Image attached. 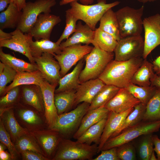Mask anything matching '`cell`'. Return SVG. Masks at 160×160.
<instances>
[{"label": "cell", "instance_id": "cell-1", "mask_svg": "<svg viewBox=\"0 0 160 160\" xmlns=\"http://www.w3.org/2000/svg\"><path fill=\"white\" fill-rule=\"evenodd\" d=\"M142 57L124 61L111 60L98 78L105 84L126 88L136 71L142 65Z\"/></svg>", "mask_w": 160, "mask_h": 160}, {"label": "cell", "instance_id": "cell-2", "mask_svg": "<svg viewBox=\"0 0 160 160\" xmlns=\"http://www.w3.org/2000/svg\"><path fill=\"white\" fill-rule=\"evenodd\" d=\"M97 2L95 4L86 5L80 4L77 1H73L70 3L71 7L66 11L95 30L96 24L104 13L120 3L117 1L107 3L106 0H97Z\"/></svg>", "mask_w": 160, "mask_h": 160}, {"label": "cell", "instance_id": "cell-3", "mask_svg": "<svg viewBox=\"0 0 160 160\" xmlns=\"http://www.w3.org/2000/svg\"><path fill=\"white\" fill-rule=\"evenodd\" d=\"M98 153V146L63 138L52 160H92Z\"/></svg>", "mask_w": 160, "mask_h": 160}, {"label": "cell", "instance_id": "cell-4", "mask_svg": "<svg viewBox=\"0 0 160 160\" xmlns=\"http://www.w3.org/2000/svg\"><path fill=\"white\" fill-rule=\"evenodd\" d=\"M84 57L86 64L80 73V83L98 78L108 64L113 60L114 54L103 50L97 46Z\"/></svg>", "mask_w": 160, "mask_h": 160}, {"label": "cell", "instance_id": "cell-5", "mask_svg": "<svg viewBox=\"0 0 160 160\" xmlns=\"http://www.w3.org/2000/svg\"><path fill=\"white\" fill-rule=\"evenodd\" d=\"M144 9L143 6L138 9L127 6L115 12L121 38L141 35L143 28L142 17Z\"/></svg>", "mask_w": 160, "mask_h": 160}, {"label": "cell", "instance_id": "cell-6", "mask_svg": "<svg viewBox=\"0 0 160 160\" xmlns=\"http://www.w3.org/2000/svg\"><path fill=\"white\" fill-rule=\"evenodd\" d=\"M160 128V120L153 121H142L124 129L118 135L109 139L101 151L117 147L123 144L131 142L143 135L153 134L158 132Z\"/></svg>", "mask_w": 160, "mask_h": 160}, {"label": "cell", "instance_id": "cell-7", "mask_svg": "<svg viewBox=\"0 0 160 160\" xmlns=\"http://www.w3.org/2000/svg\"><path fill=\"white\" fill-rule=\"evenodd\" d=\"M90 105L88 103L83 102L73 110L58 115L52 129L58 132L65 138L68 139L73 136L89 110Z\"/></svg>", "mask_w": 160, "mask_h": 160}, {"label": "cell", "instance_id": "cell-8", "mask_svg": "<svg viewBox=\"0 0 160 160\" xmlns=\"http://www.w3.org/2000/svg\"><path fill=\"white\" fill-rule=\"evenodd\" d=\"M13 110L20 125L29 132L49 128L45 114L34 107L20 103Z\"/></svg>", "mask_w": 160, "mask_h": 160}, {"label": "cell", "instance_id": "cell-9", "mask_svg": "<svg viewBox=\"0 0 160 160\" xmlns=\"http://www.w3.org/2000/svg\"><path fill=\"white\" fill-rule=\"evenodd\" d=\"M56 4L55 0H36L33 2H26L16 29L25 33H29L39 15L50 13L51 8Z\"/></svg>", "mask_w": 160, "mask_h": 160}, {"label": "cell", "instance_id": "cell-10", "mask_svg": "<svg viewBox=\"0 0 160 160\" xmlns=\"http://www.w3.org/2000/svg\"><path fill=\"white\" fill-rule=\"evenodd\" d=\"M144 48V40L141 35L121 38L114 51V60L124 61L142 57Z\"/></svg>", "mask_w": 160, "mask_h": 160}, {"label": "cell", "instance_id": "cell-11", "mask_svg": "<svg viewBox=\"0 0 160 160\" xmlns=\"http://www.w3.org/2000/svg\"><path fill=\"white\" fill-rule=\"evenodd\" d=\"M94 47L81 44L73 45L62 49L59 54L53 55L59 63L61 78L66 75L71 67L89 53Z\"/></svg>", "mask_w": 160, "mask_h": 160}, {"label": "cell", "instance_id": "cell-12", "mask_svg": "<svg viewBox=\"0 0 160 160\" xmlns=\"http://www.w3.org/2000/svg\"><path fill=\"white\" fill-rule=\"evenodd\" d=\"M35 138L44 156L52 160L58 145L63 138L58 131L53 129H44L29 132Z\"/></svg>", "mask_w": 160, "mask_h": 160}, {"label": "cell", "instance_id": "cell-13", "mask_svg": "<svg viewBox=\"0 0 160 160\" xmlns=\"http://www.w3.org/2000/svg\"><path fill=\"white\" fill-rule=\"evenodd\" d=\"M143 26L145 39L142 57L145 59L160 44V14L158 13L145 18L143 20Z\"/></svg>", "mask_w": 160, "mask_h": 160}, {"label": "cell", "instance_id": "cell-14", "mask_svg": "<svg viewBox=\"0 0 160 160\" xmlns=\"http://www.w3.org/2000/svg\"><path fill=\"white\" fill-rule=\"evenodd\" d=\"M11 33L9 38L0 40V47H6L19 52L26 56L31 63L36 64L30 46V40L32 36L29 33H24L17 29Z\"/></svg>", "mask_w": 160, "mask_h": 160}, {"label": "cell", "instance_id": "cell-15", "mask_svg": "<svg viewBox=\"0 0 160 160\" xmlns=\"http://www.w3.org/2000/svg\"><path fill=\"white\" fill-rule=\"evenodd\" d=\"M48 53H43L40 56L33 57L38 70L45 79L52 84H58L61 78L60 66L59 62Z\"/></svg>", "mask_w": 160, "mask_h": 160}, {"label": "cell", "instance_id": "cell-16", "mask_svg": "<svg viewBox=\"0 0 160 160\" xmlns=\"http://www.w3.org/2000/svg\"><path fill=\"white\" fill-rule=\"evenodd\" d=\"M61 21L59 16L50 13H41L38 17L29 33L36 40L49 39L53 28Z\"/></svg>", "mask_w": 160, "mask_h": 160}, {"label": "cell", "instance_id": "cell-17", "mask_svg": "<svg viewBox=\"0 0 160 160\" xmlns=\"http://www.w3.org/2000/svg\"><path fill=\"white\" fill-rule=\"evenodd\" d=\"M58 85L51 84L45 79L40 86L44 99L45 115L48 128L51 129L54 127L58 116L55 101V91Z\"/></svg>", "mask_w": 160, "mask_h": 160}, {"label": "cell", "instance_id": "cell-18", "mask_svg": "<svg viewBox=\"0 0 160 160\" xmlns=\"http://www.w3.org/2000/svg\"><path fill=\"white\" fill-rule=\"evenodd\" d=\"M140 102L126 88H121L104 107L109 111L120 113L134 107Z\"/></svg>", "mask_w": 160, "mask_h": 160}, {"label": "cell", "instance_id": "cell-19", "mask_svg": "<svg viewBox=\"0 0 160 160\" xmlns=\"http://www.w3.org/2000/svg\"><path fill=\"white\" fill-rule=\"evenodd\" d=\"M105 84L98 78L90 79L80 84L76 89L73 107L86 102L91 104L93 99Z\"/></svg>", "mask_w": 160, "mask_h": 160}, {"label": "cell", "instance_id": "cell-20", "mask_svg": "<svg viewBox=\"0 0 160 160\" xmlns=\"http://www.w3.org/2000/svg\"><path fill=\"white\" fill-rule=\"evenodd\" d=\"M134 107L120 113L110 111L98 145V153L101 151L104 144L117 131Z\"/></svg>", "mask_w": 160, "mask_h": 160}, {"label": "cell", "instance_id": "cell-21", "mask_svg": "<svg viewBox=\"0 0 160 160\" xmlns=\"http://www.w3.org/2000/svg\"><path fill=\"white\" fill-rule=\"evenodd\" d=\"M20 103L31 106L45 114L42 92L40 86L30 84L21 86Z\"/></svg>", "mask_w": 160, "mask_h": 160}, {"label": "cell", "instance_id": "cell-22", "mask_svg": "<svg viewBox=\"0 0 160 160\" xmlns=\"http://www.w3.org/2000/svg\"><path fill=\"white\" fill-rule=\"evenodd\" d=\"M0 120L14 144L20 137L29 132L20 125L15 117L13 108L6 110L0 113Z\"/></svg>", "mask_w": 160, "mask_h": 160}, {"label": "cell", "instance_id": "cell-23", "mask_svg": "<svg viewBox=\"0 0 160 160\" xmlns=\"http://www.w3.org/2000/svg\"><path fill=\"white\" fill-rule=\"evenodd\" d=\"M95 30L86 24L83 25L81 21L76 24V30L72 35L60 44L63 49L68 46L81 44L89 45L92 44L94 39Z\"/></svg>", "mask_w": 160, "mask_h": 160}, {"label": "cell", "instance_id": "cell-24", "mask_svg": "<svg viewBox=\"0 0 160 160\" xmlns=\"http://www.w3.org/2000/svg\"><path fill=\"white\" fill-rule=\"evenodd\" d=\"M110 111L104 107L89 110L84 116L80 126L73 136L77 139L87 129L101 120L107 118Z\"/></svg>", "mask_w": 160, "mask_h": 160}, {"label": "cell", "instance_id": "cell-25", "mask_svg": "<svg viewBox=\"0 0 160 160\" xmlns=\"http://www.w3.org/2000/svg\"><path fill=\"white\" fill-rule=\"evenodd\" d=\"M84 58L79 61L73 71L60 79L59 87L55 89V93L76 90L80 83L79 78L84 63Z\"/></svg>", "mask_w": 160, "mask_h": 160}, {"label": "cell", "instance_id": "cell-26", "mask_svg": "<svg viewBox=\"0 0 160 160\" xmlns=\"http://www.w3.org/2000/svg\"><path fill=\"white\" fill-rule=\"evenodd\" d=\"M44 79L43 75L39 70L32 72H17L13 81L7 86L4 96L11 89L16 86L30 84L40 86Z\"/></svg>", "mask_w": 160, "mask_h": 160}, {"label": "cell", "instance_id": "cell-27", "mask_svg": "<svg viewBox=\"0 0 160 160\" xmlns=\"http://www.w3.org/2000/svg\"><path fill=\"white\" fill-rule=\"evenodd\" d=\"M32 36L30 40L31 53L33 57L41 55L43 53H48L53 55L60 54L62 49L60 45L50 39H42L33 41Z\"/></svg>", "mask_w": 160, "mask_h": 160}, {"label": "cell", "instance_id": "cell-28", "mask_svg": "<svg viewBox=\"0 0 160 160\" xmlns=\"http://www.w3.org/2000/svg\"><path fill=\"white\" fill-rule=\"evenodd\" d=\"M22 11L11 1L6 10L0 14V29L15 28L20 21Z\"/></svg>", "mask_w": 160, "mask_h": 160}, {"label": "cell", "instance_id": "cell-29", "mask_svg": "<svg viewBox=\"0 0 160 160\" xmlns=\"http://www.w3.org/2000/svg\"><path fill=\"white\" fill-rule=\"evenodd\" d=\"M155 74L153 64L147 58L144 59L142 65L134 74L130 83L139 86H150L151 80Z\"/></svg>", "mask_w": 160, "mask_h": 160}, {"label": "cell", "instance_id": "cell-30", "mask_svg": "<svg viewBox=\"0 0 160 160\" xmlns=\"http://www.w3.org/2000/svg\"><path fill=\"white\" fill-rule=\"evenodd\" d=\"M100 21V29L113 36L117 41L121 38L117 19L112 8L104 13Z\"/></svg>", "mask_w": 160, "mask_h": 160}, {"label": "cell", "instance_id": "cell-31", "mask_svg": "<svg viewBox=\"0 0 160 160\" xmlns=\"http://www.w3.org/2000/svg\"><path fill=\"white\" fill-rule=\"evenodd\" d=\"M1 61L15 70L17 72H32L38 70L36 64L27 62L9 54L4 53L2 47L0 49Z\"/></svg>", "mask_w": 160, "mask_h": 160}, {"label": "cell", "instance_id": "cell-32", "mask_svg": "<svg viewBox=\"0 0 160 160\" xmlns=\"http://www.w3.org/2000/svg\"><path fill=\"white\" fill-rule=\"evenodd\" d=\"M107 119H103L90 127L77 139V141L89 145L94 143L99 145Z\"/></svg>", "mask_w": 160, "mask_h": 160}, {"label": "cell", "instance_id": "cell-33", "mask_svg": "<svg viewBox=\"0 0 160 160\" xmlns=\"http://www.w3.org/2000/svg\"><path fill=\"white\" fill-rule=\"evenodd\" d=\"M146 105L140 102L135 106L133 109L127 116L118 129L111 137L118 135L124 129L142 121L145 112Z\"/></svg>", "mask_w": 160, "mask_h": 160}, {"label": "cell", "instance_id": "cell-34", "mask_svg": "<svg viewBox=\"0 0 160 160\" xmlns=\"http://www.w3.org/2000/svg\"><path fill=\"white\" fill-rule=\"evenodd\" d=\"M76 90L55 93V106L58 115L69 111L73 106Z\"/></svg>", "mask_w": 160, "mask_h": 160}, {"label": "cell", "instance_id": "cell-35", "mask_svg": "<svg viewBox=\"0 0 160 160\" xmlns=\"http://www.w3.org/2000/svg\"><path fill=\"white\" fill-rule=\"evenodd\" d=\"M118 41L110 34L99 28L95 30L94 39L92 44L97 45L105 51L113 52L116 46Z\"/></svg>", "mask_w": 160, "mask_h": 160}, {"label": "cell", "instance_id": "cell-36", "mask_svg": "<svg viewBox=\"0 0 160 160\" xmlns=\"http://www.w3.org/2000/svg\"><path fill=\"white\" fill-rule=\"evenodd\" d=\"M119 89L112 85L105 84L93 99L89 110L104 107L115 96Z\"/></svg>", "mask_w": 160, "mask_h": 160}, {"label": "cell", "instance_id": "cell-37", "mask_svg": "<svg viewBox=\"0 0 160 160\" xmlns=\"http://www.w3.org/2000/svg\"><path fill=\"white\" fill-rule=\"evenodd\" d=\"M157 88L155 94L146 104L142 121H153L160 120V88Z\"/></svg>", "mask_w": 160, "mask_h": 160}, {"label": "cell", "instance_id": "cell-38", "mask_svg": "<svg viewBox=\"0 0 160 160\" xmlns=\"http://www.w3.org/2000/svg\"><path fill=\"white\" fill-rule=\"evenodd\" d=\"M21 86L11 89L0 98V113L4 111L13 108L20 103L21 98Z\"/></svg>", "mask_w": 160, "mask_h": 160}, {"label": "cell", "instance_id": "cell-39", "mask_svg": "<svg viewBox=\"0 0 160 160\" xmlns=\"http://www.w3.org/2000/svg\"><path fill=\"white\" fill-rule=\"evenodd\" d=\"M126 88L140 102L146 104L155 94L157 88L151 85L139 86L130 83Z\"/></svg>", "mask_w": 160, "mask_h": 160}, {"label": "cell", "instance_id": "cell-40", "mask_svg": "<svg viewBox=\"0 0 160 160\" xmlns=\"http://www.w3.org/2000/svg\"><path fill=\"white\" fill-rule=\"evenodd\" d=\"M14 144L20 154L24 151L30 150L36 152L44 156L36 141L29 132L20 137L16 140Z\"/></svg>", "mask_w": 160, "mask_h": 160}, {"label": "cell", "instance_id": "cell-41", "mask_svg": "<svg viewBox=\"0 0 160 160\" xmlns=\"http://www.w3.org/2000/svg\"><path fill=\"white\" fill-rule=\"evenodd\" d=\"M153 135L147 134L140 136L136 150L140 160H149L151 154L154 151Z\"/></svg>", "mask_w": 160, "mask_h": 160}, {"label": "cell", "instance_id": "cell-42", "mask_svg": "<svg viewBox=\"0 0 160 160\" xmlns=\"http://www.w3.org/2000/svg\"><path fill=\"white\" fill-rule=\"evenodd\" d=\"M0 141L6 146L9 152L12 155L13 160L21 159L20 154L17 151L9 134L6 130L0 120Z\"/></svg>", "mask_w": 160, "mask_h": 160}, {"label": "cell", "instance_id": "cell-43", "mask_svg": "<svg viewBox=\"0 0 160 160\" xmlns=\"http://www.w3.org/2000/svg\"><path fill=\"white\" fill-rule=\"evenodd\" d=\"M17 72L8 65L4 64L2 71L0 72V96H4L7 85L13 81Z\"/></svg>", "mask_w": 160, "mask_h": 160}, {"label": "cell", "instance_id": "cell-44", "mask_svg": "<svg viewBox=\"0 0 160 160\" xmlns=\"http://www.w3.org/2000/svg\"><path fill=\"white\" fill-rule=\"evenodd\" d=\"M78 20L70 12L65 11V26L64 30L59 38L56 42L60 45L62 41L67 39L76 30V23Z\"/></svg>", "mask_w": 160, "mask_h": 160}, {"label": "cell", "instance_id": "cell-45", "mask_svg": "<svg viewBox=\"0 0 160 160\" xmlns=\"http://www.w3.org/2000/svg\"><path fill=\"white\" fill-rule=\"evenodd\" d=\"M131 142L123 144L117 147V155L120 160L136 159V149L134 145Z\"/></svg>", "mask_w": 160, "mask_h": 160}, {"label": "cell", "instance_id": "cell-46", "mask_svg": "<svg viewBox=\"0 0 160 160\" xmlns=\"http://www.w3.org/2000/svg\"><path fill=\"white\" fill-rule=\"evenodd\" d=\"M117 147L102 150L101 153L92 160H120L117 154Z\"/></svg>", "mask_w": 160, "mask_h": 160}, {"label": "cell", "instance_id": "cell-47", "mask_svg": "<svg viewBox=\"0 0 160 160\" xmlns=\"http://www.w3.org/2000/svg\"><path fill=\"white\" fill-rule=\"evenodd\" d=\"M23 160H49L44 155L33 151L27 150L20 153Z\"/></svg>", "mask_w": 160, "mask_h": 160}, {"label": "cell", "instance_id": "cell-48", "mask_svg": "<svg viewBox=\"0 0 160 160\" xmlns=\"http://www.w3.org/2000/svg\"><path fill=\"white\" fill-rule=\"evenodd\" d=\"M152 139L154 147V150L157 156L158 160H160V139L156 135H152Z\"/></svg>", "mask_w": 160, "mask_h": 160}, {"label": "cell", "instance_id": "cell-49", "mask_svg": "<svg viewBox=\"0 0 160 160\" xmlns=\"http://www.w3.org/2000/svg\"><path fill=\"white\" fill-rule=\"evenodd\" d=\"M95 0H61L60 2V6L65 5L68 4H70L71 2L74 1H79L81 4L84 5H90L92 4Z\"/></svg>", "mask_w": 160, "mask_h": 160}, {"label": "cell", "instance_id": "cell-50", "mask_svg": "<svg viewBox=\"0 0 160 160\" xmlns=\"http://www.w3.org/2000/svg\"><path fill=\"white\" fill-rule=\"evenodd\" d=\"M152 64L154 72L158 75L160 76V55L154 60Z\"/></svg>", "mask_w": 160, "mask_h": 160}, {"label": "cell", "instance_id": "cell-51", "mask_svg": "<svg viewBox=\"0 0 160 160\" xmlns=\"http://www.w3.org/2000/svg\"><path fill=\"white\" fill-rule=\"evenodd\" d=\"M151 85L157 88H160V76L155 74L151 80Z\"/></svg>", "mask_w": 160, "mask_h": 160}, {"label": "cell", "instance_id": "cell-52", "mask_svg": "<svg viewBox=\"0 0 160 160\" xmlns=\"http://www.w3.org/2000/svg\"><path fill=\"white\" fill-rule=\"evenodd\" d=\"M0 160H13L12 155L9 152L4 151L0 152Z\"/></svg>", "mask_w": 160, "mask_h": 160}, {"label": "cell", "instance_id": "cell-53", "mask_svg": "<svg viewBox=\"0 0 160 160\" xmlns=\"http://www.w3.org/2000/svg\"><path fill=\"white\" fill-rule=\"evenodd\" d=\"M17 5L20 10H21L25 6L26 2L25 0H11Z\"/></svg>", "mask_w": 160, "mask_h": 160}, {"label": "cell", "instance_id": "cell-54", "mask_svg": "<svg viewBox=\"0 0 160 160\" xmlns=\"http://www.w3.org/2000/svg\"><path fill=\"white\" fill-rule=\"evenodd\" d=\"M11 0H0V11H4L8 4H9Z\"/></svg>", "mask_w": 160, "mask_h": 160}, {"label": "cell", "instance_id": "cell-55", "mask_svg": "<svg viewBox=\"0 0 160 160\" xmlns=\"http://www.w3.org/2000/svg\"><path fill=\"white\" fill-rule=\"evenodd\" d=\"M12 35L11 33H7L0 29V40H5L9 38Z\"/></svg>", "mask_w": 160, "mask_h": 160}, {"label": "cell", "instance_id": "cell-56", "mask_svg": "<svg viewBox=\"0 0 160 160\" xmlns=\"http://www.w3.org/2000/svg\"><path fill=\"white\" fill-rule=\"evenodd\" d=\"M7 148L6 146L3 143H0V152L5 151Z\"/></svg>", "mask_w": 160, "mask_h": 160}, {"label": "cell", "instance_id": "cell-57", "mask_svg": "<svg viewBox=\"0 0 160 160\" xmlns=\"http://www.w3.org/2000/svg\"><path fill=\"white\" fill-rule=\"evenodd\" d=\"M157 159L156 158L154 154V151H153L151 155L149 160H157Z\"/></svg>", "mask_w": 160, "mask_h": 160}, {"label": "cell", "instance_id": "cell-58", "mask_svg": "<svg viewBox=\"0 0 160 160\" xmlns=\"http://www.w3.org/2000/svg\"><path fill=\"white\" fill-rule=\"evenodd\" d=\"M138 0L140 2H142L143 3H145L148 1H153L156 0Z\"/></svg>", "mask_w": 160, "mask_h": 160}]
</instances>
